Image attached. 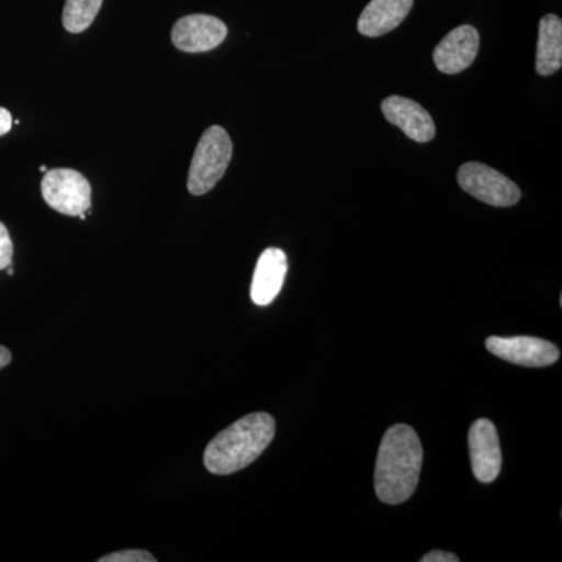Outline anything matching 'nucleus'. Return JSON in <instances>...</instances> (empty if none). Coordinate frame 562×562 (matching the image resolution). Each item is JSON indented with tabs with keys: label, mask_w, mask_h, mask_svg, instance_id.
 <instances>
[{
	"label": "nucleus",
	"mask_w": 562,
	"mask_h": 562,
	"mask_svg": "<svg viewBox=\"0 0 562 562\" xmlns=\"http://www.w3.org/2000/svg\"><path fill=\"white\" fill-rule=\"evenodd\" d=\"M103 0H66L63 25L70 33H81L94 22Z\"/></svg>",
	"instance_id": "nucleus-14"
},
{
	"label": "nucleus",
	"mask_w": 562,
	"mask_h": 562,
	"mask_svg": "<svg viewBox=\"0 0 562 562\" xmlns=\"http://www.w3.org/2000/svg\"><path fill=\"white\" fill-rule=\"evenodd\" d=\"M468 441L475 479L482 483L495 482L502 471L501 439L495 425L490 419L473 422Z\"/></svg>",
	"instance_id": "nucleus-8"
},
{
	"label": "nucleus",
	"mask_w": 562,
	"mask_h": 562,
	"mask_svg": "<svg viewBox=\"0 0 562 562\" xmlns=\"http://www.w3.org/2000/svg\"><path fill=\"white\" fill-rule=\"evenodd\" d=\"M486 349L494 357L525 368H546L560 360V349L554 344L535 336H491L486 339Z\"/></svg>",
	"instance_id": "nucleus-6"
},
{
	"label": "nucleus",
	"mask_w": 562,
	"mask_h": 562,
	"mask_svg": "<svg viewBox=\"0 0 562 562\" xmlns=\"http://www.w3.org/2000/svg\"><path fill=\"white\" fill-rule=\"evenodd\" d=\"M44 201L66 216H79L91 209V184L74 169H52L41 181Z\"/></svg>",
	"instance_id": "nucleus-5"
},
{
	"label": "nucleus",
	"mask_w": 562,
	"mask_h": 562,
	"mask_svg": "<svg viewBox=\"0 0 562 562\" xmlns=\"http://www.w3.org/2000/svg\"><path fill=\"white\" fill-rule=\"evenodd\" d=\"M424 449L413 427H391L380 443L375 465L376 497L386 505H401L413 497L419 484Z\"/></svg>",
	"instance_id": "nucleus-1"
},
{
	"label": "nucleus",
	"mask_w": 562,
	"mask_h": 562,
	"mask_svg": "<svg viewBox=\"0 0 562 562\" xmlns=\"http://www.w3.org/2000/svg\"><path fill=\"white\" fill-rule=\"evenodd\" d=\"M420 562H460V558L453 553L442 552V550H432L425 554Z\"/></svg>",
	"instance_id": "nucleus-17"
},
{
	"label": "nucleus",
	"mask_w": 562,
	"mask_h": 562,
	"mask_svg": "<svg viewBox=\"0 0 562 562\" xmlns=\"http://www.w3.org/2000/svg\"><path fill=\"white\" fill-rule=\"evenodd\" d=\"M228 29L217 18L210 14H190L176 22L172 29V43L177 49L188 54H199L216 49L227 38Z\"/></svg>",
	"instance_id": "nucleus-7"
},
{
	"label": "nucleus",
	"mask_w": 562,
	"mask_h": 562,
	"mask_svg": "<svg viewBox=\"0 0 562 562\" xmlns=\"http://www.w3.org/2000/svg\"><path fill=\"white\" fill-rule=\"evenodd\" d=\"M11 127H13V117H11L10 111L0 106V136L7 135Z\"/></svg>",
	"instance_id": "nucleus-18"
},
{
	"label": "nucleus",
	"mask_w": 562,
	"mask_h": 562,
	"mask_svg": "<svg viewBox=\"0 0 562 562\" xmlns=\"http://www.w3.org/2000/svg\"><path fill=\"white\" fill-rule=\"evenodd\" d=\"M480 49V33L472 25H460L436 46L432 60L443 74H458L475 61Z\"/></svg>",
	"instance_id": "nucleus-9"
},
{
	"label": "nucleus",
	"mask_w": 562,
	"mask_h": 562,
	"mask_svg": "<svg viewBox=\"0 0 562 562\" xmlns=\"http://www.w3.org/2000/svg\"><path fill=\"white\" fill-rule=\"evenodd\" d=\"M40 172L46 173L47 172L46 166H40Z\"/></svg>",
	"instance_id": "nucleus-20"
},
{
	"label": "nucleus",
	"mask_w": 562,
	"mask_h": 562,
	"mask_svg": "<svg viewBox=\"0 0 562 562\" xmlns=\"http://www.w3.org/2000/svg\"><path fill=\"white\" fill-rule=\"evenodd\" d=\"M7 272H9V276H13V273H14L13 268H11V266H9V268H7Z\"/></svg>",
	"instance_id": "nucleus-21"
},
{
	"label": "nucleus",
	"mask_w": 562,
	"mask_h": 562,
	"mask_svg": "<svg viewBox=\"0 0 562 562\" xmlns=\"http://www.w3.org/2000/svg\"><path fill=\"white\" fill-rule=\"evenodd\" d=\"M457 179L462 190L472 198L497 209L514 206L522 198L520 188L514 181L483 162H465L458 171Z\"/></svg>",
	"instance_id": "nucleus-4"
},
{
	"label": "nucleus",
	"mask_w": 562,
	"mask_h": 562,
	"mask_svg": "<svg viewBox=\"0 0 562 562\" xmlns=\"http://www.w3.org/2000/svg\"><path fill=\"white\" fill-rule=\"evenodd\" d=\"M11 351L7 347L0 346V369L7 368L11 362Z\"/></svg>",
	"instance_id": "nucleus-19"
},
{
	"label": "nucleus",
	"mask_w": 562,
	"mask_h": 562,
	"mask_svg": "<svg viewBox=\"0 0 562 562\" xmlns=\"http://www.w3.org/2000/svg\"><path fill=\"white\" fill-rule=\"evenodd\" d=\"M382 111L384 117L392 125L401 128L408 138L417 140V143H428L435 138V122L431 120V114L420 103L401 98V95H392V98L384 99Z\"/></svg>",
	"instance_id": "nucleus-10"
},
{
	"label": "nucleus",
	"mask_w": 562,
	"mask_h": 562,
	"mask_svg": "<svg viewBox=\"0 0 562 562\" xmlns=\"http://www.w3.org/2000/svg\"><path fill=\"white\" fill-rule=\"evenodd\" d=\"M288 272V258L284 251L271 247L262 251L251 280L250 297L255 305L268 306L276 301L283 288Z\"/></svg>",
	"instance_id": "nucleus-11"
},
{
	"label": "nucleus",
	"mask_w": 562,
	"mask_h": 562,
	"mask_svg": "<svg viewBox=\"0 0 562 562\" xmlns=\"http://www.w3.org/2000/svg\"><path fill=\"white\" fill-rule=\"evenodd\" d=\"M562 66V21L557 14H546L539 22L536 70L539 76L549 77Z\"/></svg>",
	"instance_id": "nucleus-13"
},
{
	"label": "nucleus",
	"mask_w": 562,
	"mask_h": 562,
	"mask_svg": "<svg viewBox=\"0 0 562 562\" xmlns=\"http://www.w3.org/2000/svg\"><path fill=\"white\" fill-rule=\"evenodd\" d=\"M271 414L254 413L236 420L206 446L203 464L214 475H231L257 461L276 436Z\"/></svg>",
	"instance_id": "nucleus-2"
},
{
	"label": "nucleus",
	"mask_w": 562,
	"mask_h": 562,
	"mask_svg": "<svg viewBox=\"0 0 562 562\" xmlns=\"http://www.w3.org/2000/svg\"><path fill=\"white\" fill-rule=\"evenodd\" d=\"M99 562H157V558L146 550H122V552L106 554L99 558Z\"/></svg>",
	"instance_id": "nucleus-15"
},
{
	"label": "nucleus",
	"mask_w": 562,
	"mask_h": 562,
	"mask_svg": "<svg viewBox=\"0 0 562 562\" xmlns=\"http://www.w3.org/2000/svg\"><path fill=\"white\" fill-rule=\"evenodd\" d=\"M13 261V241L5 225L0 222V271L9 268Z\"/></svg>",
	"instance_id": "nucleus-16"
},
{
	"label": "nucleus",
	"mask_w": 562,
	"mask_h": 562,
	"mask_svg": "<svg viewBox=\"0 0 562 562\" xmlns=\"http://www.w3.org/2000/svg\"><path fill=\"white\" fill-rule=\"evenodd\" d=\"M233 144L231 136L220 125L206 128L191 161L188 191L203 195L213 190L231 165Z\"/></svg>",
	"instance_id": "nucleus-3"
},
{
	"label": "nucleus",
	"mask_w": 562,
	"mask_h": 562,
	"mask_svg": "<svg viewBox=\"0 0 562 562\" xmlns=\"http://www.w3.org/2000/svg\"><path fill=\"white\" fill-rule=\"evenodd\" d=\"M414 0H371L358 20V31L369 38L397 29L412 11Z\"/></svg>",
	"instance_id": "nucleus-12"
}]
</instances>
